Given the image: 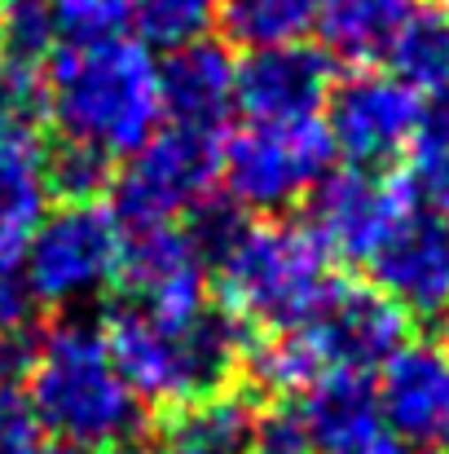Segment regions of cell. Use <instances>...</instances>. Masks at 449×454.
Wrapping results in <instances>:
<instances>
[{
  "label": "cell",
  "mask_w": 449,
  "mask_h": 454,
  "mask_svg": "<svg viewBox=\"0 0 449 454\" xmlns=\"http://www.w3.org/2000/svg\"><path fill=\"white\" fill-rule=\"evenodd\" d=\"M299 331L308 335L321 371L375 375L406 344L410 317L370 283H335Z\"/></svg>",
  "instance_id": "cell-11"
},
{
  "label": "cell",
  "mask_w": 449,
  "mask_h": 454,
  "mask_svg": "<svg viewBox=\"0 0 449 454\" xmlns=\"http://www.w3.org/2000/svg\"><path fill=\"white\" fill-rule=\"evenodd\" d=\"M44 4L58 18V31H66V40L115 35L128 22V0H44Z\"/></svg>",
  "instance_id": "cell-26"
},
{
  "label": "cell",
  "mask_w": 449,
  "mask_h": 454,
  "mask_svg": "<svg viewBox=\"0 0 449 454\" xmlns=\"http://www.w3.org/2000/svg\"><path fill=\"white\" fill-rule=\"evenodd\" d=\"M414 0H326L321 9V49L335 62H357L370 67L375 58H383L392 31L401 27V18L410 13Z\"/></svg>",
  "instance_id": "cell-20"
},
{
  "label": "cell",
  "mask_w": 449,
  "mask_h": 454,
  "mask_svg": "<svg viewBox=\"0 0 449 454\" xmlns=\"http://www.w3.org/2000/svg\"><path fill=\"white\" fill-rule=\"evenodd\" d=\"M31 287H27V274L22 265L13 261H0V340L27 331V317H31Z\"/></svg>",
  "instance_id": "cell-29"
},
{
  "label": "cell",
  "mask_w": 449,
  "mask_h": 454,
  "mask_svg": "<svg viewBox=\"0 0 449 454\" xmlns=\"http://www.w3.org/2000/svg\"><path fill=\"white\" fill-rule=\"evenodd\" d=\"M383 424L410 450H449V348L437 340H406L379 366Z\"/></svg>",
  "instance_id": "cell-12"
},
{
  "label": "cell",
  "mask_w": 449,
  "mask_h": 454,
  "mask_svg": "<svg viewBox=\"0 0 449 454\" xmlns=\"http://www.w3.org/2000/svg\"><path fill=\"white\" fill-rule=\"evenodd\" d=\"M308 230L330 252V261H357L366 265L375 247L397 230V221L410 212L401 176H388L379 168H344L326 176L313 194Z\"/></svg>",
  "instance_id": "cell-10"
},
{
  "label": "cell",
  "mask_w": 449,
  "mask_h": 454,
  "mask_svg": "<svg viewBox=\"0 0 449 454\" xmlns=\"http://www.w3.org/2000/svg\"><path fill=\"white\" fill-rule=\"evenodd\" d=\"M260 411V397L247 388H221L181 402L163 415L154 454H252Z\"/></svg>",
  "instance_id": "cell-18"
},
{
  "label": "cell",
  "mask_w": 449,
  "mask_h": 454,
  "mask_svg": "<svg viewBox=\"0 0 449 454\" xmlns=\"http://www.w3.org/2000/svg\"><path fill=\"white\" fill-rule=\"evenodd\" d=\"M326 0H221L216 27L238 49H274L299 44L308 31H317Z\"/></svg>",
  "instance_id": "cell-21"
},
{
  "label": "cell",
  "mask_w": 449,
  "mask_h": 454,
  "mask_svg": "<svg viewBox=\"0 0 449 454\" xmlns=\"http://www.w3.org/2000/svg\"><path fill=\"white\" fill-rule=\"evenodd\" d=\"M102 340L133 397L142 406L172 411L181 402L229 388V380L243 366L252 326L221 301H212L198 322H190L185 331H167L124 301L106 313Z\"/></svg>",
  "instance_id": "cell-3"
},
{
  "label": "cell",
  "mask_w": 449,
  "mask_h": 454,
  "mask_svg": "<svg viewBox=\"0 0 449 454\" xmlns=\"http://www.w3.org/2000/svg\"><path fill=\"white\" fill-rule=\"evenodd\" d=\"M44 115L66 142L97 146L111 159L137 154L163 124L150 44L120 31L58 44L44 62Z\"/></svg>",
  "instance_id": "cell-1"
},
{
  "label": "cell",
  "mask_w": 449,
  "mask_h": 454,
  "mask_svg": "<svg viewBox=\"0 0 449 454\" xmlns=\"http://www.w3.org/2000/svg\"><path fill=\"white\" fill-rule=\"evenodd\" d=\"M437 4H441V9H449V0H437Z\"/></svg>",
  "instance_id": "cell-33"
},
{
  "label": "cell",
  "mask_w": 449,
  "mask_h": 454,
  "mask_svg": "<svg viewBox=\"0 0 449 454\" xmlns=\"http://www.w3.org/2000/svg\"><path fill=\"white\" fill-rule=\"evenodd\" d=\"M252 454H313V442H308V433H304V419H299L296 406L260 411Z\"/></svg>",
  "instance_id": "cell-28"
},
{
  "label": "cell",
  "mask_w": 449,
  "mask_h": 454,
  "mask_svg": "<svg viewBox=\"0 0 449 454\" xmlns=\"http://www.w3.org/2000/svg\"><path fill=\"white\" fill-rule=\"evenodd\" d=\"M49 146L40 142V120L0 111V261L22 265L27 239L44 221Z\"/></svg>",
  "instance_id": "cell-16"
},
{
  "label": "cell",
  "mask_w": 449,
  "mask_h": 454,
  "mask_svg": "<svg viewBox=\"0 0 449 454\" xmlns=\"http://www.w3.org/2000/svg\"><path fill=\"white\" fill-rule=\"evenodd\" d=\"M221 0H128V22L137 27L142 44L181 49L190 40H203L216 22Z\"/></svg>",
  "instance_id": "cell-24"
},
{
  "label": "cell",
  "mask_w": 449,
  "mask_h": 454,
  "mask_svg": "<svg viewBox=\"0 0 449 454\" xmlns=\"http://www.w3.org/2000/svg\"><path fill=\"white\" fill-rule=\"evenodd\" d=\"M388 71L410 84L419 98L449 93V9L441 4H410L401 27L383 49Z\"/></svg>",
  "instance_id": "cell-19"
},
{
  "label": "cell",
  "mask_w": 449,
  "mask_h": 454,
  "mask_svg": "<svg viewBox=\"0 0 449 454\" xmlns=\"http://www.w3.org/2000/svg\"><path fill=\"white\" fill-rule=\"evenodd\" d=\"M44 176L49 194H58L62 203H97V194L115 185V159L97 146L58 137V146H49L44 159Z\"/></svg>",
  "instance_id": "cell-22"
},
{
  "label": "cell",
  "mask_w": 449,
  "mask_h": 454,
  "mask_svg": "<svg viewBox=\"0 0 449 454\" xmlns=\"http://www.w3.org/2000/svg\"><path fill=\"white\" fill-rule=\"evenodd\" d=\"M115 283L133 309L167 331H185L212 304L207 261L185 234V225H150L124 234V256Z\"/></svg>",
  "instance_id": "cell-9"
},
{
  "label": "cell",
  "mask_w": 449,
  "mask_h": 454,
  "mask_svg": "<svg viewBox=\"0 0 449 454\" xmlns=\"http://www.w3.org/2000/svg\"><path fill=\"white\" fill-rule=\"evenodd\" d=\"M410 151L449 159V93H437L432 102H423L419 133H414V146H410Z\"/></svg>",
  "instance_id": "cell-30"
},
{
  "label": "cell",
  "mask_w": 449,
  "mask_h": 454,
  "mask_svg": "<svg viewBox=\"0 0 449 454\" xmlns=\"http://www.w3.org/2000/svg\"><path fill=\"white\" fill-rule=\"evenodd\" d=\"M58 49V18L44 0H9L0 9V62L22 71H44Z\"/></svg>",
  "instance_id": "cell-23"
},
{
  "label": "cell",
  "mask_w": 449,
  "mask_h": 454,
  "mask_svg": "<svg viewBox=\"0 0 449 454\" xmlns=\"http://www.w3.org/2000/svg\"><path fill=\"white\" fill-rule=\"evenodd\" d=\"M335 80V58L304 40L252 49L243 62H234V106L260 124L313 120L326 106Z\"/></svg>",
  "instance_id": "cell-13"
},
{
  "label": "cell",
  "mask_w": 449,
  "mask_h": 454,
  "mask_svg": "<svg viewBox=\"0 0 449 454\" xmlns=\"http://www.w3.org/2000/svg\"><path fill=\"white\" fill-rule=\"evenodd\" d=\"M366 265L370 287H379L406 317L428 322L449 313V221L410 207Z\"/></svg>",
  "instance_id": "cell-14"
},
{
  "label": "cell",
  "mask_w": 449,
  "mask_h": 454,
  "mask_svg": "<svg viewBox=\"0 0 449 454\" xmlns=\"http://www.w3.org/2000/svg\"><path fill=\"white\" fill-rule=\"evenodd\" d=\"M124 230L102 203H62L49 212L22 252V274L35 301L71 304L115 283Z\"/></svg>",
  "instance_id": "cell-7"
},
{
  "label": "cell",
  "mask_w": 449,
  "mask_h": 454,
  "mask_svg": "<svg viewBox=\"0 0 449 454\" xmlns=\"http://www.w3.org/2000/svg\"><path fill=\"white\" fill-rule=\"evenodd\" d=\"M0 454H44V424L22 380L0 375Z\"/></svg>",
  "instance_id": "cell-25"
},
{
  "label": "cell",
  "mask_w": 449,
  "mask_h": 454,
  "mask_svg": "<svg viewBox=\"0 0 449 454\" xmlns=\"http://www.w3.org/2000/svg\"><path fill=\"white\" fill-rule=\"evenodd\" d=\"M330 265V252L308 225L283 216L247 221L238 243L216 261V301L256 331H291L304 326L339 283Z\"/></svg>",
  "instance_id": "cell-4"
},
{
  "label": "cell",
  "mask_w": 449,
  "mask_h": 454,
  "mask_svg": "<svg viewBox=\"0 0 449 454\" xmlns=\"http://www.w3.org/2000/svg\"><path fill=\"white\" fill-rule=\"evenodd\" d=\"M44 454H93V450H75V446H62L58 442V446H44Z\"/></svg>",
  "instance_id": "cell-32"
},
{
  "label": "cell",
  "mask_w": 449,
  "mask_h": 454,
  "mask_svg": "<svg viewBox=\"0 0 449 454\" xmlns=\"http://www.w3.org/2000/svg\"><path fill=\"white\" fill-rule=\"evenodd\" d=\"M313 454H410V446L383 424L370 375L326 371L296 402Z\"/></svg>",
  "instance_id": "cell-15"
},
{
  "label": "cell",
  "mask_w": 449,
  "mask_h": 454,
  "mask_svg": "<svg viewBox=\"0 0 449 454\" xmlns=\"http://www.w3.org/2000/svg\"><path fill=\"white\" fill-rule=\"evenodd\" d=\"M27 397L62 446L75 450H115L137 442L146 406L120 380L102 326L62 317L35 335V353L27 366Z\"/></svg>",
  "instance_id": "cell-2"
},
{
  "label": "cell",
  "mask_w": 449,
  "mask_h": 454,
  "mask_svg": "<svg viewBox=\"0 0 449 454\" xmlns=\"http://www.w3.org/2000/svg\"><path fill=\"white\" fill-rule=\"evenodd\" d=\"M445 348H449V340H445Z\"/></svg>",
  "instance_id": "cell-35"
},
{
  "label": "cell",
  "mask_w": 449,
  "mask_h": 454,
  "mask_svg": "<svg viewBox=\"0 0 449 454\" xmlns=\"http://www.w3.org/2000/svg\"><path fill=\"white\" fill-rule=\"evenodd\" d=\"M423 115V98L401 84L392 71L357 67L352 75L335 80L326 98V133L335 154L348 159V168H388L392 159L414 146Z\"/></svg>",
  "instance_id": "cell-8"
},
{
  "label": "cell",
  "mask_w": 449,
  "mask_h": 454,
  "mask_svg": "<svg viewBox=\"0 0 449 454\" xmlns=\"http://www.w3.org/2000/svg\"><path fill=\"white\" fill-rule=\"evenodd\" d=\"M330 168H335V142L317 115L283 124L247 120V129L225 133L221 146L225 199L260 216L291 212L330 176Z\"/></svg>",
  "instance_id": "cell-5"
},
{
  "label": "cell",
  "mask_w": 449,
  "mask_h": 454,
  "mask_svg": "<svg viewBox=\"0 0 449 454\" xmlns=\"http://www.w3.org/2000/svg\"><path fill=\"white\" fill-rule=\"evenodd\" d=\"M4 4H9V0H0V9H4Z\"/></svg>",
  "instance_id": "cell-34"
},
{
  "label": "cell",
  "mask_w": 449,
  "mask_h": 454,
  "mask_svg": "<svg viewBox=\"0 0 449 454\" xmlns=\"http://www.w3.org/2000/svg\"><path fill=\"white\" fill-rule=\"evenodd\" d=\"M159 102H163V124L225 133L234 111L229 49L216 40H190L181 49H167L159 67Z\"/></svg>",
  "instance_id": "cell-17"
},
{
  "label": "cell",
  "mask_w": 449,
  "mask_h": 454,
  "mask_svg": "<svg viewBox=\"0 0 449 454\" xmlns=\"http://www.w3.org/2000/svg\"><path fill=\"white\" fill-rule=\"evenodd\" d=\"M106 454H154V450H146L142 442H124V446H115V450H106Z\"/></svg>",
  "instance_id": "cell-31"
},
{
  "label": "cell",
  "mask_w": 449,
  "mask_h": 454,
  "mask_svg": "<svg viewBox=\"0 0 449 454\" xmlns=\"http://www.w3.org/2000/svg\"><path fill=\"white\" fill-rule=\"evenodd\" d=\"M401 185H406V199H410L414 212L449 221V159L410 154V168L401 172Z\"/></svg>",
  "instance_id": "cell-27"
},
{
  "label": "cell",
  "mask_w": 449,
  "mask_h": 454,
  "mask_svg": "<svg viewBox=\"0 0 449 454\" xmlns=\"http://www.w3.org/2000/svg\"><path fill=\"white\" fill-rule=\"evenodd\" d=\"M225 133L159 124V133L137 154H128V168L111 185L115 190L111 212L120 230L128 234V230H150V225H176V216L212 199L221 181Z\"/></svg>",
  "instance_id": "cell-6"
}]
</instances>
